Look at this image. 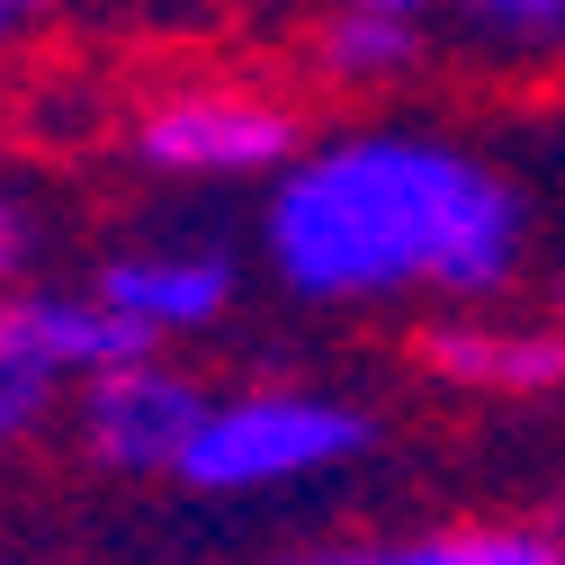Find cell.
<instances>
[{
	"mask_svg": "<svg viewBox=\"0 0 565 565\" xmlns=\"http://www.w3.org/2000/svg\"><path fill=\"white\" fill-rule=\"evenodd\" d=\"M135 153L171 180H260L306 153V126L297 108L252 99V90H171L145 108Z\"/></svg>",
	"mask_w": 565,
	"mask_h": 565,
	"instance_id": "3957f363",
	"label": "cell"
},
{
	"mask_svg": "<svg viewBox=\"0 0 565 565\" xmlns=\"http://www.w3.org/2000/svg\"><path fill=\"white\" fill-rule=\"evenodd\" d=\"M54 386H63V377L36 360V350H28L10 323H0V449H10V440H28L36 422L54 413Z\"/></svg>",
	"mask_w": 565,
	"mask_h": 565,
	"instance_id": "8fae6325",
	"label": "cell"
},
{
	"mask_svg": "<svg viewBox=\"0 0 565 565\" xmlns=\"http://www.w3.org/2000/svg\"><path fill=\"white\" fill-rule=\"evenodd\" d=\"M10 28H19V10H10V0H0V45H10Z\"/></svg>",
	"mask_w": 565,
	"mask_h": 565,
	"instance_id": "5bb4252c",
	"label": "cell"
},
{
	"mask_svg": "<svg viewBox=\"0 0 565 565\" xmlns=\"http://www.w3.org/2000/svg\"><path fill=\"white\" fill-rule=\"evenodd\" d=\"M10 10H19V19H36V10H54V0H10Z\"/></svg>",
	"mask_w": 565,
	"mask_h": 565,
	"instance_id": "9a60e30c",
	"label": "cell"
},
{
	"mask_svg": "<svg viewBox=\"0 0 565 565\" xmlns=\"http://www.w3.org/2000/svg\"><path fill=\"white\" fill-rule=\"evenodd\" d=\"M350 10H422V0H350Z\"/></svg>",
	"mask_w": 565,
	"mask_h": 565,
	"instance_id": "4fadbf2b",
	"label": "cell"
},
{
	"mask_svg": "<svg viewBox=\"0 0 565 565\" xmlns=\"http://www.w3.org/2000/svg\"><path fill=\"white\" fill-rule=\"evenodd\" d=\"M422 369L440 386L476 395H556L565 386V323H431L422 332Z\"/></svg>",
	"mask_w": 565,
	"mask_h": 565,
	"instance_id": "5b68a950",
	"label": "cell"
},
{
	"mask_svg": "<svg viewBox=\"0 0 565 565\" xmlns=\"http://www.w3.org/2000/svg\"><path fill=\"white\" fill-rule=\"evenodd\" d=\"M198 422H206L198 377L162 369L153 350H145V360L99 369V377H82V440H90V458L117 467V476H180Z\"/></svg>",
	"mask_w": 565,
	"mask_h": 565,
	"instance_id": "277c9868",
	"label": "cell"
},
{
	"mask_svg": "<svg viewBox=\"0 0 565 565\" xmlns=\"http://www.w3.org/2000/svg\"><path fill=\"white\" fill-rule=\"evenodd\" d=\"M377 431L360 404L341 395H297V386H269V395H225L206 404L198 440L180 458V484L198 493H269V484H306L341 458H360Z\"/></svg>",
	"mask_w": 565,
	"mask_h": 565,
	"instance_id": "7a4b0ae2",
	"label": "cell"
},
{
	"mask_svg": "<svg viewBox=\"0 0 565 565\" xmlns=\"http://www.w3.org/2000/svg\"><path fill=\"white\" fill-rule=\"evenodd\" d=\"M315 54H323V73L341 82V90H377V82H404L413 63H422V19L413 10H332V28L315 36Z\"/></svg>",
	"mask_w": 565,
	"mask_h": 565,
	"instance_id": "ba28073f",
	"label": "cell"
},
{
	"mask_svg": "<svg viewBox=\"0 0 565 565\" xmlns=\"http://www.w3.org/2000/svg\"><path fill=\"white\" fill-rule=\"evenodd\" d=\"M0 323H10L54 377H99L117 360H145L162 341L153 323H135L126 306H108L99 288L90 297H0Z\"/></svg>",
	"mask_w": 565,
	"mask_h": 565,
	"instance_id": "8992f818",
	"label": "cell"
},
{
	"mask_svg": "<svg viewBox=\"0 0 565 565\" xmlns=\"http://www.w3.org/2000/svg\"><path fill=\"white\" fill-rule=\"evenodd\" d=\"M99 297L153 332H198L234 306V260H216V252H117L99 269Z\"/></svg>",
	"mask_w": 565,
	"mask_h": 565,
	"instance_id": "52a82bcc",
	"label": "cell"
},
{
	"mask_svg": "<svg viewBox=\"0 0 565 565\" xmlns=\"http://www.w3.org/2000/svg\"><path fill=\"white\" fill-rule=\"evenodd\" d=\"M386 556H404V565H565V530H547V521H449V530H422Z\"/></svg>",
	"mask_w": 565,
	"mask_h": 565,
	"instance_id": "9c48e42d",
	"label": "cell"
},
{
	"mask_svg": "<svg viewBox=\"0 0 565 565\" xmlns=\"http://www.w3.org/2000/svg\"><path fill=\"white\" fill-rule=\"evenodd\" d=\"M556 306H565V288H556Z\"/></svg>",
	"mask_w": 565,
	"mask_h": 565,
	"instance_id": "2e32d148",
	"label": "cell"
},
{
	"mask_svg": "<svg viewBox=\"0 0 565 565\" xmlns=\"http://www.w3.org/2000/svg\"><path fill=\"white\" fill-rule=\"evenodd\" d=\"M449 19L484 45H512V54L565 45V0H449Z\"/></svg>",
	"mask_w": 565,
	"mask_h": 565,
	"instance_id": "30bf717a",
	"label": "cell"
},
{
	"mask_svg": "<svg viewBox=\"0 0 565 565\" xmlns=\"http://www.w3.org/2000/svg\"><path fill=\"white\" fill-rule=\"evenodd\" d=\"M19 252H28V234H19V216H10V206H0V288L19 278Z\"/></svg>",
	"mask_w": 565,
	"mask_h": 565,
	"instance_id": "7c38bea8",
	"label": "cell"
},
{
	"mask_svg": "<svg viewBox=\"0 0 565 565\" xmlns=\"http://www.w3.org/2000/svg\"><path fill=\"white\" fill-rule=\"evenodd\" d=\"M530 216L476 153L440 135H341L278 171L269 269L315 306H377L404 288L503 297Z\"/></svg>",
	"mask_w": 565,
	"mask_h": 565,
	"instance_id": "6da1fadb",
	"label": "cell"
}]
</instances>
